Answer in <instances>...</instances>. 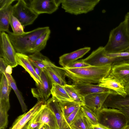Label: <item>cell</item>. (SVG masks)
Wrapping results in <instances>:
<instances>
[{
	"instance_id": "obj_5",
	"label": "cell",
	"mask_w": 129,
	"mask_h": 129,
	"mask_svg": "<svg viewBox=\"0 0 129 129\" xmlns=\"http://www.w3.org/2000/svg\"><path fill=\"white\" fill-rule=\"evenodd\" d=\"M28 123V128H33L43 123L49 126L51 129H59L54 113L45 104Z\"/></svg>"
},
{
	"instance_id": "obj_3",
	"label": "cell",
	"mask_w": 129,
	"mask_h": 129,
	"mask_svg": "<svg viewBox=\"0 0 129 129\" xmlns=\"http://www.w3.org/2000/svg\"><path fill=\"white\" fill-rule=\"evenodd\" d=\"M49 29V27H39L20 35H15L9 31L7 33L9 39L17 53L25 54L35 41Z\"/></svg>"
},
{
	"instance_id": "obj_40",
	"label": "cell",
	"mask_w": 129,
	"mask_h": 129,
	"mask_svg": "<svg viewBox=\"0 0 129 129\" xmlns=\"http://www.w3.org/2000/svg\"><path fill=\"white\" fill-rule=\"evenodd\" d=\"M124 21L125 22L127 30L129 34V12L127 13L125 15Z\"/></svg>"
},
{
	"instance_id": "obj_12",
	"label": "cell",
	"mask_w": 129,
	"mask_h": 129,
	"mask_svg": "<svg viewBox=\"0 0 129 129\" xmlns=\"http://www.w3.org/2000/svg\"><path fill=\"white\" fill-rule=\"evenodd\" d=\"M109 75L125 86L129 83V62H121L112 65Z\"/></svg>"
},
{
	"instance_id": "obj_4",
	"label": "cell",
	"mask_w": 129,
	"mask_h": 129,
	"mask_svg": "<svg viewBox=\"0 0 129 129\" xmlns=\"http://www.w3.org/2000/svg\"><path fill=\"white\" fill-rule=\"evenodd\" d=\"M95 113L99 123L110 129H125L128 125L126 116L118 109L103 107Z\"/></svg>"
},
{
	"instance_id": "obj_27",
	"label": "cell",
	"mask_w": 129,
	"mask_h": 129,
	"mask_svg": "<svg viewBox=\"0 0 129 129\" xmlns=\"http://www.w3.org/2000/svg\"><path fill=\"white\" fill-rule=\"evenodd\" d=\"M64 87L73 101L81 106H85L84 97L83 96L73 85L66 84Z\"/></svg>"
},
{
	"instance_id": "obj_35",
	"label": "cell",
	"mask_w": 129,
	"mask_h": 129,
	"mask_svg": "<svg viewBox=\"0 0 129 129\" xmlns=\"http://www.w3.org/2000/svg\"><path fill=\"white\" fill-rule=\"evenodd\" d=\"M105 54L111 57H122L129 60V52H123L116 53H106Z\"/></svg>"
},
{
	"instance_id": "obj_13",
	"label": "cell",
	"mask_w": 129,
	"mask_h": 129,
	"mask_svg": "<svg viewBox=\"0 0 129 129\" xmlns=\"http://www.w3.org/2000/svg\"><path fill=\"white\" fill-rule=\"evenodd\" d=\"M72 85L84 97L98 93H107L110 94H117L114 91L101 87L98 84L95 85L91 83L74 82Z\"/></svg>"
},
{
	"instance_id": "obj_6",
	"label": "cell",
	"mask_w": 129,
	"mask_h": 129,
	"mask_svg": "<svg viewBox=\"0 0 129 129\" xmlns=\"http://www.w3.org/2000/svg\"><path fill=\"white\" fill-rule=\"evenodd\" d=\"M100 0H62L61 7L66 12L78 15L93 10Z\"/></svg>"
},
{
	"instance_id": "obj_45",
	"label": "cell",
	"mask_w": 129,
	"mask_h": 129,
	"mask_svg": "<svg viewBox=\"0 0 129 129\" xmlns=\"http://www.w3.org/2000/svg\"><path fill=\"white\" fill-rule=\"evenodd\" d=\"M28 123H27L23 128V129H28Z\"/></svg>"
},
{
	"instance_id": "obj_21",
	"label": "cell",
	"mask_w": 129,
	"mask_h": 129,
	"mask_svg": "<svg viewBox=\"0 0 129 129\" xmlns=\"http://www.w3.org/2000/svg\"><path fill=\"white\" fill-rule=\"evenodd\" d=\"M16 59L17 64L21 66L29 74L35 82L36 85L41 83L40 78L36 74L30 63L28 56L17 52Z\"/></svg>"
},
{
	"instance_id": "obj_2",
	"label": "cell",
	"mask_w": 129,
	"mask_h": 129,
	"mask_svg": "<svg viewBox=\"0 0 129 129\" xmlns=\"http://www.w3.org/2000/svg\"><path fill=\"white\" fill-rule=\"evenodd\" d=\"M129 47V34L124 21L111 30L108 41L104 47L106 53L124 52Z\"/></svg>"
},
{
	"instance_id": "obj_14",
	"label": "cell",
	"mask_w": 129,
	"mask_h": 129,
	"mask_svg": "<svg viewBox=\"0 0 129 129\" xmlns=\"http://www.w3.org/2000/svg\"><path fill=\"white\" fill-rule=\"evenodd\" d=\"M4 73L2 74L0 84V111L7 113L10 108L9 95L11 89Z\"/></svg>"
},
{
	"instance_id": "obj_44",
	"label": "cell",
	"mask_w": 129,
	"mask_h": 129,
	"mask_svg": "<svg viewBox=\"0 0 129 129\" xmlns=\"http://www.w3.org/2000/svg\"><path fill=\"white\" fill-rule=\"evenodd\" d=\"M125 90L127 94H129V83L125 86Z\"/></svg>"
},
{
	"instance_id": "obj_26",
	"label": "cell",
	"mask_w": 129,
	"mask_h": 129,
	"mask_svg": "<svg viewBox=\"0 0 129 129\" xmlns=\"http://www.w3.org/2000/svg\"><path fill=\"white\" fill-rule=\"evenodd\" d=\"M51 33L50 29L40 36L31 47L29 53H33L40 52L45 47Z\"/></svg>"
},
{
	"instance_id": "obj_28",
	"label": "cell",
	"mask_w": 129,
	"mask_h": 129,
	"mask_svg": "<svg viewBox=\"0 0 129 129\" xmlns=\"http://www.w3.org/2000/svg\"><path fill=\"white\" fill-rule=\"evenodd\" d=\"M4 74L6 76L9 85L14 91L18 98L21 105L22 112L25 113L27 110V107L24 102L21 94L17 87L15 80L11 74L6 72Z\"/></svg>"
},
{
	"instance_id": "obj_50",
	"label": "cell",
	"mask_w": 129,
	"mask_h": 129,
	"mask_svg": "<svg viewBox=\"0 0 129 129\" xmlns=\"http://www.w3.org/2000/svg\"><path fill=\"white\" fill-rule=\"evenodd\" d=\"M23 129V128H22V129Z\"/></svg>"
},
{
	"instance_id": "obj_43",
	"label": "cell",
	"mask_w": 129,
	"mask_h": 129,
	"mask_svg": "<svg viewBox=\"0 0 129 129\" xmlns=\"http://www.w3.org/2000/svg\"><path fill=\"white\" fill-rule=\"evenodd\" d=\"M28 129H45L44 124L42 123L39 126L33 128H28Z\"/></svg>"
},
{
	"instance_id": "obj_22",
	"label": "cell",
	"mask_w": 129,
	"mask_h": 129,
	"mask_svg": "<svg viewBox=\"0 0 129 129\" xmlns=\"http://www.w3.org/2000/svg\"><path fill=\"white\" fill-rule=\"evenodd\" d=\"M125 106H129V94H127L125 97L117 94H110L105 102L102 108L118 109Z\"/></svg>"
},
{
	"instance_id": "obj_32",
	"label": "cell",
	"mask_w": 129,
	"mask_h": 129,
	"mask_svg": "<svg viewBox=\"0 0 129 129\" xmlns=\"http://www.w3.org/2000/svg\"><path fill=\"white\" fill-rule=\"evenodd\" d=\"M84 116L81 106L79 107L66 119V121L69 126V128L76 120Z\"/></svg>"
},
{
	"instance_id": "obj_8",
	"label": "cell",
	"mask_w": 129,
	"mask_h": 129,
	"mask_svg": "<svg viewBox=\"0 0 129 129\" xmlns=\"http://www.w3.org/2000/svg\"><path fill=\"white\" fill-rule=\"evenodd\" d=\"M12 15L20 22L24 28L33 23L38 16L23 0H19L13 6Z\"/></svg>"
},
{
	"instance_id": "obj_33",
	"label": "cell",
	"mask_w": 129,
	"mask_h": 129,
	"mask_svg": "<svg viewBox=\"0 0 129 129\" xmlns=\"http://www.w3.org/2000/svg\"><path fill=\"white\" fill-rule=\"evenodd\" d=\"M10 24L14 34L20 35L25 32L23 30L24 28L20 22L12 14L11 16Z\"/></svg>"
},
{
	"instance_id": "obj_36",
	"label": "cell",
	"mask_w": 129,
	"mask_h": 129,
	"mask_svg": "<svg viewBox=\"0 0 129 129\" xmlns=\"http://www.w3.org/2000/svg\"><path fill=\"white\" fill-rule=\"evenodd\" d=\"M15 0H0V10L11 5Z\"/></svg>"
},
{
	"instance_id": "obj_29",
	"label": "cell",
	"mask_w": 129,
	"mask_h": 129,
	"mask_svg": "<svg viewBox=\"0 0 129 129\" xmlns=\"http://www.w3.org/2000/svg\"><path fill=\"white\" fill-rule=\"evenodd\" d=\"M58 104L66 119L75 110L81 106L74 102H59Z\"/></svg>"
},
{
	"instance_id": "obj_46",
	"label": "cell",
	"mask_w": 129,
	"mask_h": 129,
	"mask_svg": "<svg viewBox=\"0 0 129 129\" xmlns=\"http://www.w3.org/2000/svg\"><path fill=\"white\" fill-rule=\"evenodd\" d=\"M45 129H51L50 127L48 125L44 124Z\"/></svg>"
},
{
	"instance_id": "obj_24",
	"label": "cell",
	"mask_w": 129,
	"mask_h": 129,
	"mask_svg": "<svg viewBox=\"0 0 129 129\" xmlns=\"http://www.w3.org/2000/svg\"><path fill=\"white\" fill-rule=\"evenodd\" d=\"M13 6L11 5L0 10V32L9 31V28L11 16L12 14Z\"/></svg>"
},
{
	"instance_id": "obj_41",
	"label": "cell",
	"mask_w": 129,
	"mask_h": 129,
	"mask_svg": "<svg viewBox=\"0 0 129 129\" xmlns=\"http://www.w3.org/2000/svg\"><path fill=\"white\" fill-rule=\"evenodd\" d=\"M93 129H110L99 123L96 125H92Z\"/></svg>"
},
{
	"instance_id": "obj_39",
	"label": "cell",
	"mask_w": 129,
	"mask_h": 129,
	"mask_svg": "<svg viewBox=\"0 0 129 129\" xmlns=\"http://www.w3.org/2000/svg\"><path fill=\"white\" fill-rule=\"evenodd\" d=\"M7 66L4 59L2 57H1L0 58V72L1 74L6 72V70Z\"/></svg>"
},
{
	"instance_id": "obj_23",
	"label": "cell",
	"mask_w": 129,
	"mask_h": 129,
	"mask_svg": "<svg viewBox=\"0 0 129 129\" xmlns=\"http://www.w3.org/2000/svg\"><path fill=\"white\" fill-rule=\"evenodd\" d=\"M51 93L52 97L58 103L74 102L69 96L64 87L59 85L52 83Z\"/></svg>"
},
{
	"instance_id": "obj_7",
	"label": "cell",
	"mask_w": 129,
	"mask_h": 129,
	"mask_svg": "<svg viewBox=\"0 0 129 129\" xmlns=\"http://www.w3.org/2000/svg\"><path fill=\"white\" fill-rule=\"evenodd\" d=\"M104 47L100 46L93 51L83 61L90 66H100L110 64H113L122 61H128L127 60L122 57H111L105 54Z\"/></svg>"
},
{
	"instance_id": "obj_49",
	"label": "cell",
	"mask_w": 129,
	"mask_h": 129,
	"mask_svg": "<svg viewBox=\"0 0 129 129\" xmlns=\"http://www.w3.org/2000/svg\"><path fill=\"white\" fill-rule=\"evenodd\" d=\"M0 129H6V128H0Z\"/></svg>"
},
{
	"instance_id": "obj_47",
	"label": "cell",
	"mask_w": 129,
	"mask_h": 129,
	"mask_svg": "<svg viewBox=\"0 0 129 129\" xmlns=\"http://www.w3.org/2000/svg\"><path fill=\"white\" fill-rule=\"evenodd\" d=\"M124 52H129V47Z\"/></svg>"
},
{
	"instance_id": "obj_17",
	"label": "cell",
	"mask_w": 129,
	"mask_h": 129,
	"mask_svg": "<svg viewBox=\"0 0 129 129\" xmlns=\"http://www.w3.org/2000/svg\"><path fill=\"white\" fill-rule=\"evenodd\" d=\"M98 84L101 87L114 91L117 95L123 97L127 95L125 86L110 75L103 79Z\"/></svg>"
},
{
	"instance_id": "obj_38",
	"label": "cell",
	"mask_w": 129,
	"mask_h": 129,
	"mask_svg": "<svg viewBox=\"0 0 129 129\" xmlns=\"http://www.w3.org/2000/svg\"><path fill=\"white\" fill-rule=\"evenodd\" d=\"M122 112L126 116L128 121V125H129V106L124 107L118 109Z\"/></svg>"
},
{
	"instance_id": "obj_10",
	"label": "cell",
	"mask_w": 129,
	"mask_h": 129,
	"mask_svg": "<svg viewBox=\"0 0 129 129\" xmlns=\"http://www.w3.org/2000/svg\"><path fill=\"white\" fill-rule=\"evenodd\" d=\"M41 83L36 85V87L31 88L33 96L36 98L39 102L46 104L51 93L52 83L44 69L40 77Z\"/></svg>"
},
{
	"instance_id": "obj_15",
	"label": "cell",
	"mask_w": 129,
	"mask_h": 129,
	"mask_svg": "<svg viewBox=\"0 0 129 129\" xmlns=\"http://www.w3.org/2000/svg\"><path fill=\"white\" fill-rule=\"evenodd\" d=\"M110 94L107 93H94L84 97L85 106L95 113L103 107L106 99Z\"/></svg>"
},
{
	"instance_id": "obj_11",
	"label": "cell",
	"mask_w": 129,
	"mask_h": 129,
	"mask_svg": "<svg viewBox=\"0 0 129 129\" xmlns=\"http://www.w3.org/2000/svg\"><path fill=\"white\" fill-rule=\"evenodd\" d=\"M62 0H33L29 1V7L38 15L41 14H50L55 12Z\"/></svg>"
},
{
	"instance_id": "obj_20",
	"label": "cell",
	"mask_w": 129,
	"mask_h": 129,
	"mask_svg": "<svg viewBox=\"0 0 129 129\" xmlns=\"http://www.w3.org/2000/svg\"><path fill=\"white\" fill-rule=\"evenodd\" d=\"M90 49V47H85L71 53L64 54L59 57V63L63 67H65L82 58Z\"/></svg>"
},
{
	"instance_id": "obj_30",
	"label": "cell",
	"mask_w": 129,
	"mask_h": 129,
	"mask_svg": "<svg viewBox=\"0 0 129 129\" xmlns=\"http://www.w3.org/2000/svg\"><path fill=\"white\" fill-rule=\"evenodd\" d=\"M69 128L70 129H93L92 124L84 116L76 120Z\"/></svg>"
},
{
	"instance_id": "obj_1",
	"label": "cell",
	"mask_w": 129,
	"mask_h": 129,
	"mask_svg": "<svg viewBox=\"0 0 129 129\" xmlns=\"http://www.w3.org/2000/svg\"><path fill=\"white\" fill-rule=\"evenodd\" d=\"M112 64L100 66H90L80 68L62 67L66 76L74 82L98 83L110 74Z\"/></svg>"
},
{
	"instance_id": "obj_42",
	"label": "cell",
	"mask_w": 129,
	"mask_h": 129,
	"mask_svg": "<svg viewBox=\"0 0 129 129\" xmlns=\"http://www.w3.org/2000/svg\"><path fill=\"white\" fill-rule=\"evenodd\" d=\"M12 68L10 66H7L6 68V72L10 74H11L12 72Z\"/></svg>"
},
{
	"instance_id": "obj_19",
	"label": "cell",
	"mask_w": 129,
	"mask_h": 129,
	"mask_svg": "<svg viewBox=\"0 0 129 129\" xmlns=\"http://www.w3.org/2000/svg\"><path fill=\"white\" fill-rule=\"evenodd\" d=\"M45 104L54 113L59 129H67L69 128L58 103L52 97L48 100Z\"/></svg>"
},
{
	"instance_id": "obj_34",
	"label": "cell",
	"mask_w": 129,
	"mask_h": 129,
	"mask_svg": "<svg viewBox=\"0 0 129 129\" xmlns=\"http://www.w3.org/2000/svg\"><path fill=\"white\" fill-rule=\"evenodd\" d=\"M90 65L84 62L83 59L77 60L71 63L65 67L70 68H80L84 67H89Z\"/></svg>"
},
{
	"instance_id": "obj_25",
	"label": "cell",
	"mask_w": 129,
	"mask_h": 129,
	"mask_svg": "<svg viewBox=\"0 0 129 129\" xmlns=\"http://www.w3.org/2000/svg\"><path fill=\"white\" fill-rule=\"evenodd\" d=\"M28 56L30 60L34 62L43 70L48 67L57 66L40 52L34 53Z\"/></svg>"
},
{
	"instance_id": "obj_18",
	"label": "cell",
	"mask_w": 129,
	"mask_h": 129,
	"mask_svg": "<svg viewBox=\"0 0 129 129\" xmlns=\"http://www.w3.org/2000/svg\"><path fill=\"white\" fill-rule=\"evenodd\" d=\"M52 83L64 87L67 84L65 79L66 73L62 68L48 67L44 69Z\"/></svg>"
},
{
	"instance_id": "obj_16",
	"label": "cell",
	"mask_w": 129,
	"mask_h": 129,
	"mask_svg": "<svg viewBox=\"0 0 129 129\" xmlns=\"http://www.w3.org/2000/svg\"><path fill=\"white\" fill-rule=\"evenodd\" d=\"M45 103L38 102L28 112L20 115L13 122L10 129H21L37 113L42 105Z\"/></svg>"
},
{
	"instance_id": "obj_37",
	"label": "cell",
	"mask_w": 129,
	"mask_h": 129,
	"mask_svg": "<svg viewBox=\"0 0 129 129\" xmlns=\"http://www.w3.org/2000/svg\"><path fill=\"white\" fill-rule=\"evenodd\" d=\"M30 62L36 74L40 78L43 70L40 68L36 64L30 60Z\"/></svg>"
},
{
	"instance_id": "obj_31",
	"label": "cell",
	"mask_w": 129,
	"mask_h": 129,
	"mask_svg": "<svg viewBox=\"0 0 129 129\" xmlns=\"http://www.w3.org/2000/svg\"><path fill=\"white\" fill-rule=\"evenodd\" d=\"M81 107L84 116L89 121L92 125H96L99 123L95 113L85 106H81Z\"/></svg>"
},
{
	"instance_id": "obj_48",
	"label": "cell",
	"mask_w": 129,
	"mask_h": 129,
	"mask_svg": "<svg viewBox=\"0 0 129 129\" xmlns=\"http://www.w3.org/2000/svg\"><path fill=\"white\" fill-rule=\"evenodd\" d=\"M125 129H129V125H128Z\"/></svg>"
},
{
	"instance_id": "obj_9",
	"label": "cell",
	"mask_w": 129,
	"mask_h": 129,
	"mask_svg": "<svg viewBox=\"0 0 129 129\" xmlns=\"http://www.w3.org/2000/svg\"><path fill=\"white\" fill-rule=\"evenodd\" d=\"M0 56L4 59L7 66L12 68L17 65L16 55V53L8 34L0 32Z\"/></svg>"
}]
</instances>
